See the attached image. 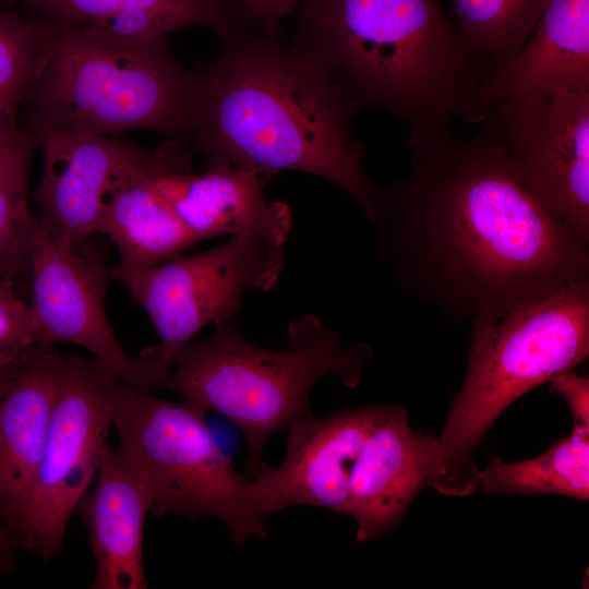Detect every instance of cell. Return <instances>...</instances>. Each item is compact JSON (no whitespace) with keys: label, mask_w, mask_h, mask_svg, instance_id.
<instances>
[{"label":"cell","mask_w":589,"mask_h":589,"mask_svg":"<svg viewBox=\"0 0 589 589\" xmlns=\"http://www.w3.org/2000/svg\"><path fill=\"white\" fill-rule=\"evenodd\" d=\"M411 129L410 171L377 184L373 249L397 289L457 322L494 320L589 276L588 242L532 195L490 119Z\"/></svg>","instance_id":"obj_1"},{"label":"cell","mask_w":589,"mask_h":589,"mask_svg":"<svg viewBox=\"0 0 589 589\" xmlns=\"http://www.w3.org/2000/svg\"><path fill=\"white\" fill-rule=\"evenodd\" d=\"M223 41L196 72L190 139L207 167L314 175L369 218L377 184L363 173V145L350 133L358 107L277 36L249 29Z\"/></svg>","instance_id":"obj_2"},{"label":"cell","mask_w":589,"mask_h":589,"mask_svg":"<svg viewBox=\"0 0 589 589\" xmlns=\"http://www.w3.org/2000/svg\"><path fill=\"white\" fill-rule=\"evenodd\" d=\"M291 49L358 108H385L411 129L478 121L494 69L438 0H305Z\"/></svg>","instance_id":"obj_3"},{"label":"cell","mask_w":589,"mask_h":589,"mask_svg":"<svg viewBox=\"0 0 589 589\" xmlns=\"http://www.w3.org/2000/svg\"><path fill=\"white\" fill-rule=\"evenodd\" d=\"M287 337V349L268 350L248 342L230 322L217 324L209 337L190 342L178 354L158 386L233 421L245 436L253 478L267 468L262 459L267 440L312 413L314 385L335 375L346 386H357L373 354L366 342L342 346L337 334L312 315L291 321Z\"/></svg>","instance_id":"obj_4"},{"label":"cell","mask_w":589,"mask_h":589,"mask_svg":"<svg viewBox=\"0 0 589 589\" xmlns=\"http://www.w3.org/2000/svg\"><path fill=\"white\" fill-rule=\"evenodd\" d=\"M56 25L51 53L27 97L32 127L104 136L152 130L175 142L190 139L197 76L171 57L166 41Z\"/></svg>","instance_id":"obj_5"},{"label":"cell","mask_w":589,"mask_h":589,"mask_svg":"<svg viewBox=\"0 0 589 589\" xmlns=\"http://www.w3.org/2000/svg\"><path fill=\"white\" fill-rule=\"evenodd\" d=\"M589 354V277L494 320L472 323L466 376L436 436L440 481L462 466L518 397Z\"/></svg>","instance_id":"obj_6"},{"label":"cell","mask_w":589,"mask_h":589,"mask_svg":"<svg viewBox=\"0 0 589 589\" xmlns=\"http://www.w3.org/2000/svg\"><path fill=\"white\" fill-rule=\"evenodd\" d=\"M204 413L189 401L164 400L121 381L112 397L117 452L148 491L154 515H211L238 545L263 539L266 519L252 505L251 481L233 469Z\"/></svg>","instance_id":"obj_7"},{"label":"cell","mask_w":589,"mask_h":589,"mask_svg":"<svg viewBox=\"0 0 589 589\" xmlns=\"http://www.w3.org/2000/svg\"><path fill=\"white\" fill-rule=\"evenodd\" d=\"M56 397L44 456L15 527L19 544L44 560L61 549L69 518L94 479L122 381L97 359L56 349Z\"/></svg>","instance_id":"obj_8"},{"label":"cell","mask_w":589,"mask_h":589,"mask_svg":"<svg viewBox=\"0 0 589 589\" xmlns=\"http://www.w3.org/2000/svg\"><path fill=\"white\" fill-rule=\"evenodd\" d=\"M284 267V247L251 237L156 265L118 266L111 276L130 290L155 325L159 344L151 347L169 372L175 359L206 325L230 322L252 289L271 290Z\"/></svg>","instance_id":"obj_9"},{"label":"cell","mask_w":589,"mask_h":589,"mask_svg":"<svg viewBox=\"0 0 589 589\" xmlns=\"http://www.w3.org/2000/svg\"><path fill=\"white\" fill-rule=\"evenodd\" d=\"M31 308L48 347L65 341L87 349L128 386L152 392L167 374L148 348L137 358L119 345L106 316L110 271L95 252L53 239L35 217L31 238Z\"/></svg>","instance_id":"obj_10"},{"label":"cell","mask_w":589,"mask_h":589,"mask_svg":"<svg viewBox=\"0 0 589 589\" xmlns=\"http://www.w3.org/2000/svg\"><path fill=\"white\" fill-rule=\"evenodd\" d=\"M485 118L538 202L589 242V92L525 100Z\"/></svg>","instance_id":"obj_11"},{"label":"cell","mask_w":589,"mask_h":589,"mask_svg":"<svg viewBox=\"0 0 589 589\" xmlns=\"http://www.w3.org/2000/svg\"><path fill=\"white\" fill-rule=\"evenodd\" d=\"M395 405L312 413L288 428L286 456L277 468L262 471L250 484L256 513L267 518L290 506L325 507L348 513L350 472L365 438L393 412Z\"/></svg>","instance_id":"obj_12"},{"label":"cell","mask_w":589,"mask_h":589,"mask_svg":"<svg viewBox=\"0 0 589 589\" xmlns=\"http://www.w3.org/2000/svg\"><path fill=\"white\" fill-rule=\"evenodd\" d=\"M32 129L44 163L32 193L39 208L37 219L53 239L77 250L98 232L109 188L149 153L116 137L43 125Z\"/></svg>","instance_id":"obj_13"},{"label":"cell","mask_w":589,"mask_h":589,"mask_svg":"<svg viewBox=\"0 0 589 589\" xmlns=\"http://www.w3.org/2000/svg\"><path fill=\"white\" fill-rule=\"evenodd\" d=\"M271 177L218 166L191 172L180 147L157 172L155 184L185 228L200 241L229 235L251 237L284 247L292 218L287 204L267 202L263 191Z\"/></svg>","instance_id":"obj_14"},{"label":"cell","mask_w":589,"mask_h":589,"mask_svg":"<svg viewBox=\"0 0 589 589\" xmlns=\"http://www.w3.org/2000/svg\"><path fill=\"white\" fill-rule=\"evenodd\" d=\"M438 481L436 436L413 431L406 409L395 405L362 443L350 472L347 515L356 520L357 540L392 529L418 492Z\"/></svg>","instance_id":"obj_15"},{"label":"cell","mask_w":589,"mask_h":589,"mask_svg":"<svg viewBox=\"0 0 589 589\" xmlns=\"http://www.w3.org/2000/svg\"><path fill=\"white\" fill-rule=\"evenodd\" d=\"M572 92H589V0H548L529 39L483 84L478 119Z\"/></svg>","instance_id":"obj_16"},{"label":"cell","mask_w":589,"mask_h":589,"mask_svg":"<svg viewBox=\"0 0 589 589\" xmlns=\"http://www.w3.org/2000/svg\"><path fill=\"white\" fill-rule=\"evenodd\" d=\"M148 491L119 456L107 446L96 485L76 505L88 530L96 560L93 589H146L142 542L151 512Z\"/></svg>","instance_id":"obj_17"},{"label":"cell","mask_w":589,"mask_h":589,"mask_svg":"<svg viewBox=\"0 0 589 589\" xmlns=\"http://www.w3.org/2000/svg\"><path fill=\"white\" fill-rule=\"evenodd\" d=\"M56 348L25 361L0 401L2 515L15 527L44 456L56 397Z\"/></svg>","instance_id":"obj_18"},{"label":"cell","mask_w":589,"mask_h":589,"mask_svg":"<svg viewBox=\"0 0 589 589\" xmlns=\"http://www.w3.org/2000/svg\"><path fill=\"white\" fill-rule=\"evenodd\" d=\"M178 146L172 142L149 153L106 193L98 232L106 235L118 249V266L156 265L201 242L179 220L155 184L157 172Z\"/></svg>","instance_id":"obj_19"},{"label":"cell","mask_w":589,"mask_h":589,"mask_svg":"<svg viewBox=\"0 0 589 589\" xmlns=\"http://www.w3.org/2000/svg\"><path fill=\"white\" fill-rule=\"evenodd\" d=\"M589 431L574 426L569 436L556 441L542 455L524 461L498 458L476 482L484 492L497 494L551 493L588 500Z\"/></svg>","instance_id":"obj_20"},{"label":"cell","mask_w":589,"mask_h":589,"mask_svg":"<svg viewBox=\"0 0 589 589\" xmlns=\"http://www.w3.org/2000/svg\"><path fill=\"white\" fill-rule=\"evenodd\" d=\"M38 9L58 25H87L125 11L152 10L179 17L188 26H205L221 40L255 24L232 0H7Z\"/></svg>","instance_id":"obj_21"},{"label":"cell","mask_w":589,"mask_h":589,"mask_svg":"<svg viewBox=\"0 0 589 589\" xmlns=\"http://www.w3.org/2000/svg\"><path fill=\"white\" fill-rule=\"evenodd\" d=\"M35 139L16 128L0 148V281L12 279L31 263L35 216L28 207L27 178Z\"/></svg>","instance_id":"obj_22"},{"label":"cell","mask_w":589,"mask_h":589,"mask_svg":"<svg viewBox=\"0 0 589 589\" xmlns=\"http://www.w3.org/2000/svg\"><path fill=\"white\" fill-rule=\"evenodd\" d=\"M56 29L46 16L0 11V111L12 121L45 69Z\"/></svg>","instance_id":"obj_23"},{"label":"cell","mask_w":589,"mask_h":589,"mask_svg":"<svg viewBox=\"0 0 589 589\" xmlns=\"http://www.w3.org/2000/svg\"><path fill=\"white\" fill-rule=\"evenodd\" d=\"M548 0H452L456 26L494 69L531 36Z\"/></svg>","instance_id":"obj_24"},{"label":"cell","mask_w":589,"mask_h":589,"mask_svg":"<svg viewBox=\"0 0 589 589\" xmlns=\"http://www.w3.org/2000/svg\"><path fill=\"white\" fill-rule=\"evenodd\" d=\"M48 348L31 303L15 292L11 283L0 281V366L22 364Z\"/></svg>","instance_id":"obj_25"},{"label":"cell","mask_w":589,"mask_h":589,"mask_svg":"<svg viewBox=\"0 0 589 589\" xmlns=\"http://www.w3.org/2000/svg\"><path fill=\"white\" fill-rule=\"evenodd\" d=\"M87 25L97 26L120 39L137 43L166 41L172 32L187 27L179 17L152 10L120 12Z\"/></svg>","instance_id":"obj_26"},{"label":"cell","mask_w":589,"mask_h":589,"mask_svg":"<svg viewBox=\"0 0 589 589\" xmlns=\"http://www.w3.org/2000/svg\"><path fill=\"white\" fill-rule=\"evenodd\" d=\"M549 382L551 389L567 401L575 426L589 431V380L570 370L554 375Z\"/></svg>","instance_id":"obj_27"},{"label":"cell","mask_w":589,"mask_h":589,"mask_svg":"<svg viewBox=\"0 0 589 589\" xmlns=\"http://www.w3.org/2000/svg\"><path fill=\"white\" fill-rule=\"evenodd\" d=\"M268 35L277 36L280 22L297 7L299 0H232Z\"/></svg>","instance_id":"obj_28"},{"label":"cell","mask_w":589,"mask_h":589,"mask_svg":"<svg viewBox=\"0 0 589 589\" xmlns=\"http://www.w3.org/2000/svg\"><path fill=\"white\" fill-rule=\"evenodd\" d=\"M16 545V534L0 514V576L12 569Z\"/></svg>","instance_id":"obj_29"},{"label":"cell","mask_w":589,"mask_h":589,"mask_svg":"<svg viewBox=\"0 0 589 589\" xmlns=\"http://www.w3.org/2000/svg\"><path fill=\"white\" fill-rule=\"evenodd\" d=\"M27 361V360H26ZM23 364V363H22ZM22 364L10 365V366H0V401L5 394L12 378L20 369ZM0 514L2 515V493H1V482H0ZM3 517V515H2Z\"/></svg>","instance_id":"obj_30"}]
</instances>
